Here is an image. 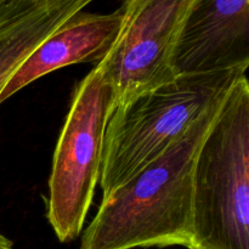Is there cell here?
I'll return each instance as SVG.
<instances>
[{
	"label": "cell",
	"mask_w": 249,
	"mask_h": 249,
	"mask_svg": "<svg viewBox=\"0 0 249 249\" xmlns=\"http://www.w3.org/2000/svg\"><path fill=\"white\" fill-rule=\"evenodd\" d=\"M0 249H12V241L0 233Z\"/></svg>",
	"instance_id": "9"
},
{
	"label": "cell",
	"mask_w": 249,
	"mask_h": 249,
	"mask_svg": "<svg viewBox=\"0 0 249 249\" xmlns=\"http://www.w3.org/2000/svg\"><path fill=\"white\" fill-rule=\"evenodd\" d=\"M178 75L249 67V0H198L174 53Z\"/></svg>",
	"instance_id": "6"
},
{
	"label": "cell",
	"mask_w": 249,
	"mask_h": 249,
	"mask_svg": "<svg viewBox=\"0 0 249 249\" xmlns=\"http://www.w3.org/2000/svg\"><path fill=\"white\" fill-rule=\"evenodd\" d=\"M95 0H10L0 6V92L50 34Z\"/></svg>",
	"instance_id": "8"
},
{
	"label": "cell",
	"mask_w": 249,
	"mask_h": 249,
	"mask_svg": "<svg viewBox=\"0 0 249 249\" xmlns=\"http://www.w3.org/2000/svg\"><path fill=\"white\" fill-rule=\"evenodd\" d=\"M223 102L199 117L133 179L102 198L84 230L80 249L192 247L195 163Z\"/></svg>",
	"instance_id": "1"
},
{
	"label": "cell",
	"mask_w": 249,
	"mask_h": 249,
	"mask_svg": "<svg viewBox=\"0 0 249 249\" xmlns=\"http://www.w3.org/2000/svg\"><path fill=\"white\" fill-rule=\"evenodd\" d=\"M114 108L113 87L97 63L75 87L53 151L46 216L60 242L75 240L83 232L100 181L105 131Z\"/></svg>",
	"instance_id": "4"
},
{
	"label": "cell",
	"mask_w": 249,
	"mask_h": 249,
	"mask_svg": "<svg viewBox=\"0 0 249 249\" xmlns=\"http://www.w3.org/2000/svg\"><path fill=\"white\" fill-rule=\"evenodd\" d=\"M7 1H10V0H0V6H1L2 4H6Z\"/></svg>",
	"instance_id": "10"
},
{
	"label": "cell",
	"mask_w": 249,
	"mask_h": 249,
	"mask_svg": "<svg viewBox=\"0 0 249 249\" xmlns=\"http://www.w3.org/2000/svg\"><path fill=\"white\" fill-rule=\"evenodd\" d=\"M191 249H199V248H191Z\"/></svg>",
	"instance_id": "11"
},
{
	"label": "cell",
	"mask_w": 249,
	"mask_h": 249,
	"mask_svg": "<svg viewBox=\"0 0 249 249\" xmlns=\"http://www.w3.org/2000/svg\"><path fill=\"white\" fill-rule=\"evenodd\" d=\"M245 70L178 75L112 112L105 131L102 198L157 160L207 111L220 105Z\"/></svg>",
	"instance_id": "2"
},
{
	"label": "cell",
	"mask_w": 249,
	"mask_h": 249,
	"mask_svg": "<svg viewBox=\"0 0 249 249\" xmlns=\"http://www.w3.org/2000/svg\"><path fill=\"white\" fill-rule=\"evenodd\" d=\"M122 11H80L56 29L19 65L0 92V105L39 78L67 66L101 62L118 38Z\"/></svg>",
	"instance_id": "7"
},
{
	"label": "cell",
	"mask_w": 249,
	"mask_h": 249,
	"mask_svg": "<svg viewBox=\"0 0 249 249\" xmlns=\"http://www.w3.org/2000/svg\"><path fill=\"white\" fill-rule=\"evenodd\" d=\"M191 248L249 249L247 74L224 100L197 155Z\"/></svg>",
	"instance_id": "3"
},
{
	"label": "cell",
	"mask_w": 249,
	"mask_h": 249,
	"mask_svg": "<svg viewBox=\"0 0 249 249\" xmlns=\"http://www.w3.org/2000/svg\"><path fill=\"white\" fill-rule=\"evenodd\" d=\"M122 27L99 62L113 87L116 107L139 94L170 83L175 48L198 0H121Z\"/></svg>",
	"instance_id": "5"
}]
</instances>
